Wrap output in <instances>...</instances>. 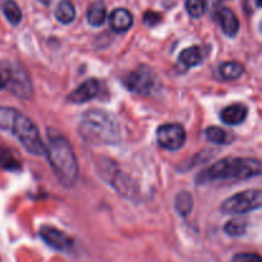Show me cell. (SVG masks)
<instances>
[{"label": "cell", "instance_id": "6da1fadb", "mask_svg": "<svg viewBox=\"0 0 262 262\" xmlns=\"http://www.w3.org/2000/svg\"><path fill=\"white\" fill-rule=\"evenodd\" d=\"M78 133L92 145H117L120 141V127L113 113L102 109H90L82 114Z\"/></svg>", "mask_w": 262, "mask_h": 262}, {"label": "cell", "instance_id": "7a4b0ae2", "mask_svg": "<svg viewBox=\"0 0 262 262\" xmlns=\"http://www.w3.org/2000/svg\"><path fill=\"white\" fill-rule=\"evenodd\" d=\"M261 174V163L252 158H225L202 171L197 178L199 184L214 181H245Z\"/></svg>", "mask_w": 262, "mask_h": 262}, {"label": "cell", "instance_id": "3957f363", "mask_svg": "<svg viewBox=\"0 0 262 262\" xmlns=\"http://www.w3.org/2000/svg\"><path fill=\"white\" fill-rule=\"evenodd\" d=\"M45 154L58 181L64 187L74 186L79 168L71 142L63 136L51 137Z\"/></svg>", "mask_w": 262, "mask_h": 262}, {"label": "cell", "instance_id": "277c9868", "mask_svg": "<svg viewBox=\"0 0 262 262\" xmlns=\"http://www.w3.org/2000/svg\"><path fill=\"white\" fill-rule=\"evenodd\" d=\"M7 132H10L20 145L32 155H45L46 146L41 138L38 128L36 127L32 119L15 109L14 114L12 115L10 120L5 127Z\"/></svg>", "mask_w": 262, "mask_h": 262}, {"label": "cell", "instance_id": "5b68a950", "mask_svg": "<svg viewBox=\"0 0 262 262\" xmlns=\"http://www.w3.org/2000/svg\"><path fill=\"white\" fill-rule=\"evenodd\" d=\"M0 90L8 91L20 100H28L33 95V86L28 72L22 66L10 61L0 63Z\"/></svg>", "mask_w": 262, "mask_h": 262}, {"label": "cell", "instance_id": "8992f818", "mask_svg": "<svg viewBox=\"0 0 262 262\" xmlns=\"http://www.w3.org/2000/svg\"><path fill=\"white\" fill-rule=\"evenodd\" d=\"M262 206V192L260 189H247L225 200L220 206L224 214H246Z\"/></svg>", "mask_w": 262, "mask_h": 262}, {"label": "cell", "instance_id": "52a82bcc", "mask_svg": "<svg viewBox=\"0 0 262 262\" xmlns=\"http://www.w3.org/2000/svg\"><path fill=\"white\" fill-rule=\"evenodd\" d=\"M186 129L178 123L163 124L156 130V140L163 148L169 151H177L183 147L186 142Z\"/></svg>", "mask_w": 262, "mask_h": 262}, {"label": "cell", "instance_id": "ba28073f", "mask_svg": "<svg viewBox=\"0 0 262 262\" xmlns=\"http://www.w3.org/2000/svg\"><path fill=\"white\" fill-rule=\"evenodd\" d=\"M101 176L109 182V184H112L113 188L117 189L120 194L123 196H127L128 199L130 197V194H133L135 188H133V184L130 183V178H128L123 171L119 170L117 165H115L113 161H105V164H101Z\"/></svg>", "mask_w": 262, "mask_h": 262}, {"label": "cell", "instance_id": "9c48e42d", "mask_svg": "<svg viewBox=\"0 0 262 262\" xmlns=\"http://www.w3.org/2000/svg\"><path fill=\"white\" fill-rule=\"evenodd\" d=\"M124 84L129 91L138 95H150L155 84V77L151 69L141 67L125 76Z\"/></svg>", "mask_w": 262, "mask_h": 262}, {"label": "cell", "instance_id": "30bf717a", "mask_svg": "<svg viewBox=\"0 0 262 262\" xmlns=\"http://www.w3.org/2000/svg\"><path fill=\"white\" fill-rule=\"evenodd\" d=\"M100 91V83L97 79L90 78L86 79L83 83L79 84L77 89H74L71 94L67 96L68 102L72 104H84V102L90 101L94 97L97 96Z\"/></svg>", "mask_w": 262, "mask_h": 262}, {"label": "cell", "instance_id": "8fae6325", "mask_svg": "<svg viewBox=\"0 0 262 262\" xmlns=\"http://www.w3.org/2000/svg\"><path fill=\"white\" fill-rule=\"evenodd\" d=\"M40 235L45 241L46 245L58 251H69L73 247V241L66 233L56 228L42 227L40 230Z\"/></svg>", "mask_w": 262, "mask_h": 262}, {"label": "cell", "instance_id": "7c38bea8", "mask_svg": "<svg viewBox=\"0 0 262 262\" xmlns=\"http://www.w3.org/2000/svg\"><path fill=\"white\" fill-rule=\"evenodd\" d=\"M109 25L115 32H127L133 25V15L125 8H117L109 15Z\"/></svg>", "mask_w": 262, "mask_h": 262}, {"label": "cell", "instance_id": "4fadbf2b", "mask_svg": "<svg viewBox=\"0 0 262 262\" xmlns=\"http://www.w3.org/2000/svg\"><path fill=\"white\" fill-rule=\"evenodd\" d=\"M217 19H219L220 26H222L223 32L229 37H234L239 31V19L229 8H222L217 12Z\"/></svg>", "mask_w": 262, "mask_h": 262}, {"label": "cell", "instance_id": "5bb4252c", "mask_svg": "<svg viewBox=\"0 0 262 262\" xmlns=\"http://www.w3.org/2000/svg\"><path fill=\"white\" fill-rule=\"evenodd\" d=\"M248 115V107L245 104H233L223 109L220 118L228 125H238L246 120Z\"/></svg>", "mask_w": 262, "mask_h": 262}, {"label": "cell", "instance_id": "9a60e30c", "mask_svg": "<svg viewBox=\"0 0 262 262\" xmlns=\"http://www.w3.org/2000/svg\"><path fill=\"white\" fill-rule=\"evenodd\" d=\"M204 56H202V50L200 46H191L187 48L179 54V61L187 68L197 67L202 63Z\"/></svg>", "mask_w": 262, "mask_h": 262}, {"label": "cell", "instance_id": "2e32d148", "mask_svg": "<svg viewBox=\"0 0 262 262\" xmlns=\"http://www.w3.org/2000/svg\"><path fill=\"white\" fill-rule=\"evenodd\" d=\"M106 19V8L102 2H96L90 5L87 10V22L94 27H99Z\"/></svg>", "mask_w": 262, "mask_h": 262}, {"label": "cell", "instance_id": "e0dca14e", "mask_svg": "<svg viewBox=\"0 0 262 262\" xmlns=\"http://www.w3.org/2000/svg\"><path fill=\"white\" fill-rule=\"evenodd\" d=\"M55 17L63 25H69L76 18V8L69 0H61L56 7Z\"/></svg>", "mask_w": 262, "mask_h": 262}, {"label": "cell", "instance_id": "ac0fdd59", "mask_svg": "<svg viewBox=\"0 0 262 262\" xmlns=\"http://www.w3.org/2000/svg\"><path fill=\"white\" fill-rule=\"evenodd\" d=\"M219 73L227 81H234L245 73V67L238 61H225L220 66Z\"/></svg>", "mask_w": 262, "mask_h": 262}, {"label": "cell", "instance_id": "d6986e66", "mask_svg": "<svg viewBox=\"0 0 262 262\" xmlns=\"http://www.w3.org/2000/svg\"><path fill=\"white\" fill-rule=\"evenodd\" d=\"M193 209V197L189 192L183 191L176 197V210L181 216H188Z\"/></svg>", "mask_w": 262, "mask_h": 262}, {"label": "cell", "instance_id": "ffe728a7", "mask_svg": "<svg viewBox=\"0 0 262 262\" xmlns=\"http://www.w3.org/2000/svg\"><path fill=\"white\" fill-rule=\"evenodd\" d=\"M3 13H4L8 22L13 26L19 25L20 20H22V10H20V8L18 7V4L14 0H7L4 3V5H3Z\"/></svg>", "mask_w": 262, "mask_h": 262}, {"label": "cell", "instance_id": "44dd1931", "mask_svg": "<svg viewBox=\"0 0 262 262\" xmlns=\"http://www.w3.org/2000/svg\"><path fill=\"white\" fill-rule=\"evenodd\" d=\"M206 137L210 142L216 143V145H225V143H230L232 137L228 135V132L223 128L212 125L206 129Z\"/></svg>", "mask_w": 262, "mask_h": 262}, {"label": "cell", "instance_id": "7402d4cb", "mask_svg": "<svg viewBox=\"0 0 262 262\" xmlns=\"http://www.w3.org/2000/svg\"><path fill=\"white\" fill-rule=\"evenodd\" d=\"M224 232L230 237H241L247 232V222L245 219H232L225 224Z\"/></svg>", "mask_w": 262, "mask_h": 262}, {"label": "cell", "instance_id": "603a6c76", "mask_svg": "<svg viewBox=\"0 0 262 262\" xmlns=\"http://www.w3.org/2000/svg\"><path fill=\"white\" fill-rule=\"evenodd\" d=\"M186 9L192 18H201L206 10V3L205 0H186Z\"/></svg>", "mask_w": 262, "mask_h": 262}, {"label": "cell", "instance_id": "cb8c5ba5", "mask_svg": "<svg viewBox=\"0 0 262 262\" xmlns=\"http://www.w3.org/2000/svg\"><path fill=\"white\" fill-rule=\"evenodd\" d=\"M0 166L4 169H15L17 168V161L12 158L9 151L0 148Z\"/></svg>", "mask_w": 262, "mask_h": 262}, {"label": "cell", "instance_id": "d4e9b609", "mask_svg": "<svg viewBox=\"0 0 262 262\" xmlns=\"http://www.w3.org/2000/svg\"><path fill=\"white\" fill-rule=\"evenodd\" d=\"M230 262H262V261H261V257L257 255V253L245 252V253H237Z\"/></svg>", "mask_w": 262, "mask_h": 262}, {"label": "cell", "instance_id": "484cf974", "mask_svg": "<svg viewBox=\"0 0 262 262\" xmlns=\"http://www.w3.org/2000/svg\"><path fill=\"white\" fill-rule=\"evenodd\" d=\"M160 20L161 15L159 14V13L152 12V10H148V12H146L145 15H143V22L147 26H150V27H154L155 25H158Z\"/></svg>", "mask_w": 262, "mask_h": 262}, {"label": "cell", "instance_id": "4316f807", "mask_svg": "<svg viewBox=\"0 0 262 262\" xmlns=\"http://www.w3.org/2000/svg\"><path fill=\"white\" fill-rule=\"evenodd\" d=\"M38 2H41L42 4H45V5H49V4H50L51 0H38Z\"/></svg>", "mask_w": 262, "mask_h": 262}]
</instances>
